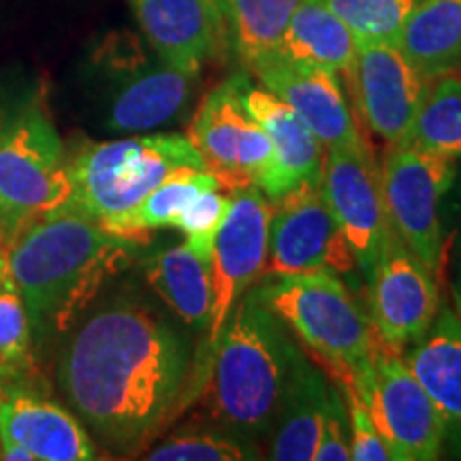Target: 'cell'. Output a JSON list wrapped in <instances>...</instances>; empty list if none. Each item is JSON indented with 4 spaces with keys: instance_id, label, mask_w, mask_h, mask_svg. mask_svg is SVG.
Here are the masks:
<instances>
[{
    "instance_id": "1",
    "label": "cell",
    "mask_w": 461,
    "mask_h": 461,
    "mask_svg": "<svg viewBox=\"0 0 461 461\" xmlns=\"http://www.w3.org/2000/svg\"><path fill=\"white\" fill-rule=\"evenodd\" d=\"M186 339L135 303H112L75 331L58 363L73 414L115 448L141 447L184 400Z\"/></svg>"
},
{
    "instance_id": "2",
    "label": "cell",
    "mask_w": 461,
    "mask_h": 461,
    "mask_svg": "<svg viewBox=\"0 0 461 461\" xmlns=\"http://www.w3.org/2000/svg\"><path fill=\"white\" fill-rule=\"evenodd\" d=\"M140 246L67 207L22 222L5 246V261L32 336L67 331Z\"/></svg>"
},
{
    "instance_id": "3",
    "label": "cell",
    "mask_w": 461,
    "mask_h": 461,
    "mask_svg": "<svg viewBox=\"0 0 461 461\" xmlns=\"http://www.w3.org/2000/svg\"><path fill=\"white\" fill-rule=\"evenodd\" d=\"M302 355L288 327L252 286L235 303L199 372L207 414L252 442L267 436Z\"/></svg>"
},
{
    "instance_id": "4",
    "label": "cell",
    "mask_w": 461,
    "mask_h": 461,
    "mask_svg": "<svg viewBox=\"0 0 461 461\" xmlns=\"http://www.w3.org/2000/svg\"><path fill=\"white\" fill-rule=\"evenodd\" d=\"M67 210L96 222L126 214L173 171L205 169L186 135L154 132L118 141H86L68 157Z\"/></svg>"
},
{
    "instance_id": "5",
    "label": "cell",
    "mask_w": 461,
    "mask_h": 461,
    "mask_svg": "<svg viewBox=\"0 0 461 461\" xmlns=\"http://www.w3.org/2000/svg\"><path fill=\"white\" fill-rule=\"evenodd\" d=\"M255 291L325 366L355 367L370 359L376 333L339 274L265 276Z\"/></svg>"
},
{
    "instance_id": "6",
    "label": "cell",
    "mask_w": 461,
    "mask_h": 461,
    "mask_svg": "<svg viewBox=\"0 0 461 461\" xmlns=\"http://www.w3.org/2000/svg\"><path fill=\"white\" fill-rule=\"evenodd\" d=\"M71 194L65 143L43 92L22 96L0 141V222L11 233L39 214L60 210Z\"/></svg>"
},
{
    "instance_id": "7",
    "label": "cell",
    "mask_w": 461,
    "mask_h": 461,
    "mask_svg": "<svg viewBox=\"0 0 461 461\" xmlns=\"http://www.w3.org/2000/svg\"><path fill=\"white\" fill-rule=\"evenodd\" d=\"M350 370L397 461L440 457L447 440L445 420L397 350L376 338L370 359Z\"/></svg>"
},
{
    "instance_id": "8",
    "label": "cell",
    "mask_w": 461,
    "mask_h": 461,
    "mask_svg": "<svg viewBox=\"0 0 461 461\" xmlns=\"http://www.w3.org/2000/svg\"><path fill=\"white\" fill-rule=\"evenodd\" d=\"M391 227L438 280L445 267L440 203L455 182V160L411 146H389L380 165Z\"/></svg>"
},
{
    "instance_id": "9",
    "label": "cell",
    "mask_w": 461,
    "mask_h": 461,
    "mask_svg": "<svg viewBox=\"0 0 461 461\" xmlns=\"http://www.w3.org/2000/svg\"><path fill=\"white\" fill-rule=\"evenodd\" d=\"M319 177L297 184L272 201L263 278L321 269L346 276L359 267L353 246L322 199Z\"/></svg>"
},
{
    "instance_id": "10",
    "label": "cell",
    "mask_w": 461,
    "mask_h": 461,
    "mask_svg": "<svg viewBox=\"0 0 461 461\" xmlns=\"http://www.w3.org/2000/svg\"><path fill=\"white\" fill-rule=\"evenodd\" d=\"M186 137L224 190L258 188L272 167V141L241 99V73L205 95Z\"/></svg>"
},
{
    "instance_id": "11",
    "label": "cell",
    "mask_w": 461,
    "mask_h": 461,
    "mask_svg": "<svg viewBox=\"0 0 461 461\" xmlns=\"http://www.w3.org/2000/svg\"><path fill=\"white\" fill-rule=\"evenodd\" d=\"M269 222H272V201L257 186L233 190L229 214L218 229L212 246V302L210 322L205 327V355L199 363L203 370L207 355L221 338L224 322L233 312L235 303L263 278L269 248Z\"/></svg>"
},
{
    "instance_id": "12",
    "label": "cell",
    "mask_w": 461,
    "mask_h": 461,
    "mask_svg": "<svg viewBox=\"0 0 461 461\" xmlns=\"http://www.w3.org/2000/svg\"><path fill=\"white\" fill-rule=\"evenodd\" d=\"M321 193L342 233L353 246L363 274H370L391 233L380 165L372 148H325Z\"/></svg>"
},
{
    "instance_id": "13",
    "label": "cell",
    "mask_w": 461,
    "mask_h": 461,
    "mask_svg": "<svg viewBox=\"0 0 461 461\" xmlns=\"http://www.w3.org/2000/svg\"><path fill=\"white\" fill-rule=\"evenodd\" d=\"M370 278V316L378 342L400 353L428 333L440 310V280L389 235Z\"/></svg>"
},
{
    "instance_id": "14",
    "label": "cell",
    "mask_w": 461,
    "mask_h": 461,
    "mask_svg": "<svg viewBox=\"0 0 461 461\" xmlns=\"http://www.w3.org/2000/svg\"><path fill=\"white\" fill-rule=\"evenodd\" d=\"M109 107L105 126L112 132H148L180 118L193 99L199 75L177 71L140 45L118 41L107 54Z\"/></svg>"
},
{
    "instance_id": "15",
    "label": "cell",
    "mask_w": 461,
    "mask_h": 461,
    "mask_svg": "<svg viewBox=\"0 0 461 461\" xmlns=\"http://www.w3.org/2000/svg\"><path fill=\"white\" fill-rule=\"evenodd\" d=\"M346 79L367 129L387 146L406 141L431 79L397 45L361 39H357L355 62Z\"/></svg>"
},
{
    "instance_id": "16",
    "label": "cell",
    "mask_w": 461,
    "mask_h": 461,
    "mask_svg": "<svg viewBox=\"0 0 461 461\" xmlns=\"http://www.w3.org/2000/svg\"><path fill=\"white\" fill-rule=\"evenodd\" d=\"M265 90L285 101L314 132L322 148H363L355 113L346 101L339 75L322 68L293 65L267 56L248 67Z\"/></svg>"
},
{
    "instance_id": "17",
    "label": "cell",
    "mask_w": 461,
    "mask_h": 461,
    "mask_svg": "<svg viewBox=\"0 0 461 461\" xmlns=\"http://www.w3.org/2000/svg\"><path fill=\"white\" fill-rule=\"evenodd\" d=\"M0 438L24 447L34 461L99 459L79 419L24 378L0 383Z\"/></svg>"
},
{
    "instance_id": "18",
    "label": "cell",
    "mask_w": 461,
    "mask_h": 461,
    "mask_svg": "<svg viewBox=\"0 0 461 461\" xmlns=\"http://www.w3.org/2000/svg\"><path fill=\"white\" fill-rule=\"evenodd\" d=\"M137 26L160 60L199 75L227 43L214 0H129Z\"/></svg>"
},
{
    "instance_id": "19",
    "label": "cell",
    "mask_w": 461,
    "mask_h": 461,
    "mask_svg": "<svg viewBox=\"0 0 461 461\" xmlns=\"http://www.w3.org/2000/svg\"><path fill=\"white\" fill-rule=\"evenodd\" d=\"M241 99L272 141V167L258 186L265 197L276 201L297 184L321 176L325 148L285 101L265 90L263 86L252 84L244 73H241Z\"/></svg>"
},
{
    "instance_id": "20",
    "label": "cell",
    "mask_w": 461,
    "mask_h": 461,
    "mask_svg": "<svg viewBox=\"0 0 461 461\" xmlns=\"http://www.w3.org/2000/svg\"><path fill=\"white\" fill-rule=\"evenodd\" d=\"M403 361L445 420L447 438L461 453V316L440 305L419 342L408 346Z\"/></svg>"
},
{
    "instance_id": "21",
    "label": "cell",
    "mask_w": 461,
    "mask_h": 461,
    "mask_svg": "<svg viewBox=\"0 0 461 461\" xmlns=\"http://www.w3.org/2000/svg\"><path fill=\"white\" fill-rule=\"evenodd\" d=\"M355 54L353 31L322 0H302L272 56L293 65L346 75L353 67Z\"/></svg>"
},
{
    "instance_id": "22",
    "label": "cell",
    "mask_w": 461,
    "mask_h": 461,
    "mask_svg": "<svg viewBox=\"0 0 461 461\" xmlns=\"http://www.w3.org/2000/svg\"><path fill=\"white\" fill-rule=\"evenodd\" d=\"M330 380L305 357H299L285 400L274 423L269 459L310 461L316 455L322 414L330 397Z\"/></svg>"
},
{
    "instance_id": "23",
    "label": "cell",
    "mask_w": 461,
    "mask_h": 461,
    "mask_svg": "<svg viewBox=\"0 0 461 461\" xmlns=\"http://www.w3.org/2000/svg\"><path fill=\"white\" fill-rule=\"evenodd\" d=\"M397 48L428 79L461 73V0H419Z\"/></svg>"
},
{
    "instance_id": "24",
    "label": "cell",
    "mask_w": 461,
    "mask_h": 461,
    "mask_svg": "<svg viewBox=\"0 0 461 461\" xmlns=\"http://www.w3.org/2000/svg\"><path fill=\"white\" fill-rule=\"evenodd\" d=\"M149 286L188 327L205 330L210 322L214 285L212 263L203 261L186 241L143 261Z\"/></svg>"
},
{
    "instance_id": "25",
    "label": "cell",
    "mask_w": 461,
    "mask_h": 461,
    "mask_svg": "<svg viewBox=\"0 0 461 461\" xmlns=\"http://www.w3.org/2000/svg\"><path fill=\"white\" fill-rule=\"evenodd\" d=\"M212 188H222L221 180L214 173L184 167V169L173 171L167 180L160 182L152 193H148L126 214H120L112 221L99 224L109 233L143 244L152 230L171 227L173 221L180 216V212L190 201Z\"/></svg>"
},
{
    "instance_id": "26",
    "label": "cell",
    "mask_w": 461,
    "mask_h": 461,
    "mask_svg": "<svg viewBox=\"0 0 461 461\" xmlns=\"http://www.w3.org/2000/svg\"><path fill=\"white\" fill-rule=\"evenodd\" d=\"M227 41L248 68L272 56L302 0H214Z\"/></svg>"
},
{
    "instance_id": "27",
    "label": "cell",
    "mask_w": 461,
    "mask_h": 461,
    "mask_svg": "<svg viewBox=\"0 0 461 461\" xmlns=\"http://www.w3.org/2000/svg\"><path fill=\"white\" fill-rule=\"evenodd\" d=\"M423 152L451 160L461 158V75H442L429 82L417 118L411 126L406 141Z\"/></svg>"
},
{
    "instance_id": "28",
    "label": "cell",
    "mask_w": 461,
    "mask_h": 461,
    "mask_svg": "<svg viewBox=\"0 0 461 461\" xmlns=\"http://www.w3.org/2000/svg\"><path fill=\"white\" fill-rule=\"evenodd\" d=\"M257 445L222 425L186 429L146 455L152 461H250L261 459Z\"/></svg>"
},
{
    "instance_id": "29",
    "label": "cell",
    "mask_w": 461,
    "mask_h": 461,
    "mask_svg": "<svg viewBox=\"0 0 461 461\" xmlns=\"http://www.w3.org/2000/svg\"><path fill=\"white\" fill-rule=\"evenodd\" d=\"M361 41H400L402 28L419 0H322Z\"/></svg>"
},
{
    "instance_id": "30",
    "label": "cell",
    "mask_w": 461,
    "mask_h": 461,
    "mask_svg": "<svg viewBox=\"0 0 461 461\" xmlns=\"http://www.w3.org/2000/svg\"><path fill=\"white\" fill-rule=\"evenodd\" d=\"M32 327L24 299L7 272L0 282V376L24 378L32 363Z\"/></svg>"
},
{
    "instance_id": "31",
    "label": "cell",
    "mask_w": 461,
    "mask_h": 461,
    "mask_svg": "<svg viewBox=\"0 0 461 461\" xmlns=\"http://www.w3.org/2000/svg\"><path fill=\"white\" fill-rule=\"evenodd\" d=\"M330 367L333 383L344 397L346 412H348L350 425V457L357 461H391L395 459L383 434H380L376 420L372 417L370 406L363 400L359 387H357L353 370L346 366H327Z\"/></svg>"
},
{
    "instance_id": "32",
    "label": "cell",
    "mask_w": 461,
    "mask_h": 461,
    "mask_svg": "<svg viewBox=\"0 0 461 461\" xmlns=\"http://www.w3.org/2000/svg\"><path fill=\"white\" fill-rule=\"evenodd\" d=\"M230 201H233V190H205L190 201L171 224L173 229L180 230L186 238V244L203 261H212V246H214L218 229L229 214Z\"/></svg>"
},
{
    "instance_id": "33",
    "label": "cell",
    "mask_w": 461,
    "mask_h": 461,
    "mask_svg": "<svg viewBox=\"0 0 461 461\" xmlns=\"http://www.w3.org/2000/svg\"><path fill=\"white\" fill-rule=\"evenodd\" d=\"M316 461H348L350 457V425L344 397L336 384L330 387L327 408L322 414L321 438L316 445Z\"/></svg>"
},
{
    "instance_id": "34",
    "label": "cell",
    "mask_w": 461,
    "mask_h": 461,
    "mask_svg": "<svg viewBox=\"0 0 461 461\" xmlns=\"http://www.w3.org/2000/svg\"><path fill=\"white\" fill-rule=\"evenodd\" d=\"M17 105H20V99H11L7 92L0 90V141H3L5 132H7L11 120H14Z\"/></svg>"
},
{
    "instance_id": "35",
    "label": "cell",
    "mask_w": 461,
    "mask_h": 461,
    "mask_svg": "<svg viewBox=\"0 0 461 461\" xmlns=\"http://www.w3.org/2000/svg\"><path fill=\"white\" fill-rule=\"evenodd\" d=\"M0 459L5 461H34L32 453H28L24 447L17 445L7 438H0Z\"/></svg>"
},
{
    "instance_id": "36",
    "label": "cell",
    "mask_w": 461,
    "mask_h": 461,
    "mask_svg": "<svg viewBox=\"0 0 461 461\" xmlns=\"http://www.w3.org/2000/svg\"><path fill=\"white\" fill-rule=\"evenodd\" d=\"M451 297H453V308L457 310V314L461 316V291L457 286L451 288Z\"/></svg>"
},
{
    "instance_id": "37",
    "label": "cell",
    "mask_w": 461,
    "mask_h": 461,
    "mask_svg": "<svg viewBox=\"0 0 461 461\" xmlns=\"http://www.w3.org/2000/svg\"><path fill=\"white\" fill-rule=\"evenodd\" d=\"M7 241H9V233H7V229H5V224L0 222V252L5 250V246H7Z\"/></svg>"
},
{
    "instance_id": "38",
    "label": "cell",
    "mask_w": 461,
    "mask_h": 461,
    "mask_svg": "<svg viewBox=\"0 0 461 461\" xmlns=\"http://www.w3.org/2000/svg\"><path fill=\"white\" fill-rule=\"evenodd\" d=\"M7 276V261H5V250L0 252V282Z\"/></svg>"
},
{
    "instance_id": "39",
    "label": "cell",
    "mask_w": 461,
    "mask_h": 461,
    "mask_svg": "<svg viewBox=\"0 0 461 461\" xmlns=\"http://www.w3.org/2000/svg\"><path fill=\"white\" fill-rule=\"evenodd\" d=\"M457 272H459V282H461V240H459V246H457ZM461 291V286H457Z\"/></svg>"
},
{
    "instance_id": "40",
    "label": "cell",
    "mask_w": 461,
    "mask_h": 461,
    "mask_svg": "<svg viewBox=\"0 0 461 461\" xmlns=\"http://www.w3.org/2000/svg\"><path fill=\"white\" fill-rule=\"evenodd\" d=\"M0 383H3V376H0Z\"/></svg>"
}]
</instances>
